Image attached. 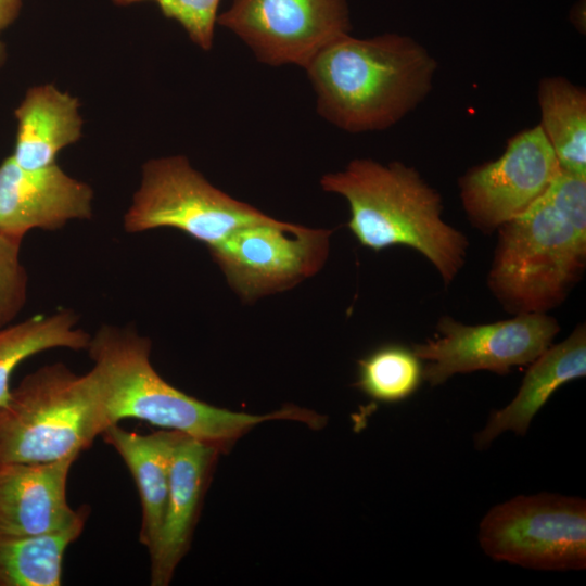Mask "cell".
<instances>
[{"mask_svg":"<svg viewBox=\"0 0 586 586\" xmlns=\"http://www.w3.org/2000/svg\"><path fill=\"white\" fill-rule=\"evenodd\" d=\"M151 347L149 337L129 327L103 324L90 336L87 351L93 367L88 372L109 426L124 419L142 420L226 451L265 421L294 420L311 429L326 422L324 417L296 406L266 415L212 406L166 382L151 364Z\"/></svg>","mask_w":586,"mask_h":586,"instance_id":"6da1fadb","label":"cell"},{"mask_svg":"<svg viewBox=\"0 0 586 586\" xmlns=\"http://www.w3.org/2000/svg\"><path fill=\"white\" fill-rule=\"evenodd\" d=\"M437 66L420 42L388 33L345 35L304 69L318 114L343 131L361 133L387 129L416 110L430 94Z\"/></svg>","mask_w":586,"mask_h":586,"instance_id":"7a4b0ae2","label":"cell"},{"mask_svg":"<svg viewBox=\"0 0 586 586\" xmlns=\"http://www.w3.org/2000/svg\"><path fill=\"white\" fill-rule=\"evenodd\" d=\"M497 231L491 292L513 315L547 314L586 267V177L560 170L538 201Z\"/></svg>","mask_w":586,"mask_h":586,"instance_id":"3957f363","label":"cell"},{"mask_svg":"<svg viewBox=\"0 0 586 586\" xmlns=\"http://www.w3.org/2000/svg\"><path fill=\"white\" fill-rule=\"evenodd\" d=\"M320 186L347 201V226L361 245L375 252L411 247L434 266L446 286L463 267L469 242L443 219L441 194L416 168L398 161L355 158L343 170L323 175Z\"/></svg>","mask_w":586,"mask_h":586,"instance_id":"277c9868","label":"cell"},{"mask_svg":"<svg viewBox=\"0 0 586 586\" xmlns=\"http://www.w3.org/2000/svg\"><path fill=\"white\" fill-rule=\"evenodd\" d=\"M107 426L89 372L46 365L0 406V466L77 459Z\"/></svg>","mask_w":586,"mask_h":586,"instance_id":"5b68a950","label":"cell"},{"mask_svg":"<svg viewBox=\"0 0 586 586\" xmlns=\"http://www.w3.org/2000/svg\"><path fill=\"white\" fill-rule=\"evenodd\" d=\"M271 219L214 187L184 155H170L143 164L123 225L128 233L178 229L211 247L239 228Z\"/></svg>","mask_w":586,"mask_h":586,"instance_id":"8992f818","label":"cell"},{"mask_svg":"<svg viewBox=\"0 0 586 586\" xmlns=\"http://www.w3.org/2000/svg\"><path fill=\"white\" fill-rule=\"evenodd\" d=\"M484 552L535 570L586 566V502L556 494L520 495L493 507L479 526Z\"/></svg>","mask_w":586,"mask_h":586,"instance_id":"52a82bcc","label":"cell"},{"mask_svg":"<svg viewBox=\"0 0 586 586\" xmlns=\"http://www.w3.org/2000/svg\"><path fill=\"white\" fill-rule=\"evenodd\" d=\"M331 233L272 218L239 228L208 250L232 290L252 303L316 275L328 258Z\"/></svg>","mask_w":586,"mask_h":586,"instance_id":"ba28073f","label":"cell"},{"mask_svg":"<svg viewBox=\"0 0 586 586\" xmlns=\"http://www.w3.org/2000/svg\"><path fill=\"white\" fill-rule=\"evenodd\" d=\"M436 330L435 339L412 345L415 354L426 361L423 380L431 386L458 373L487 370L504 375L513 367L531 364L552 344L560 326L548 314H518L475 326L443 316Z\"/></svg>","mask_w":586,"mask_h":586,"instance_id":"9c48e42d","label":"cell"},{"mask_svg":"<svg viewBox=\"0 0 586 586\" xmlns=\"http://www.w3.org/2000/svg\"><path fill=\"white\" fill-rule=\"evenodd\" d=\"M217 23L269 66L305 68L324 47L351 31L346 0H232Z\"/></svg>","mask_w":586,"mask_h":586,"instance_id":"30bf717a","label":"cell"},{"mask_svg":"<svg viewBox=\"0 0 586 586\" xmlns=\"http://www.w3.org/2000/svg\"><path fill=\"white\" fill-rule=\"evenodd\" d=\"M560 170L539 125L526 128L508 140L499 157L460 177L462 207L475 228L489 233L538 201Z\"/></svg>","mask_w":586,"mask_h":586,"instance_id":"8fae6325","label":"cell"},{"mask_svg":"<svg viewBox=\"0 0 586 586\" xmlns=\"http://www.w3.org/2000/svg\"><path fill=\"white\" fill-rule=\"evenodd\" d=\"M92 188L58 163L26 169L8 156L0 164V232L23 239L34 229L56 230L93 215Z\"/></svg>","mask_w":586,"mask_h":586,"instance_id":"7c38bea8","label":"cell"},{"mask_svg":"<svg viewBox=\"0 0 586 586\" xmlns=\"http://www.w3.org/2000/svg\"><path fill=\"white\" fill-rule=\"evenodd\" d=\"M219 453L217 447L178 432L165 515L156 545L149 552L152 586L168 585L188 552Z\"/></svg>","mask_w":586,"mask_h":586,"instance_id":"4fadbf2b","label":"cell"},{"mask_svg":"<svg viewBox=\"0 0 586 586\" xmlns=\"http://www.w3.org/2000/svg\"><path fill=\"white\" fill-rule=\"evenodd\" d=\"M76 459L14 462L0 466V536H31L63 530L76 522L67 501V480Z\"/></svg>","mask_w":586,"mask_h":586,"instance_id":"5bb4252c","label":"cell"},{"mask_svg":"<svg viewBox=\"0 0 586 586\" xmlns=\"http://www.w3.org/2000/svg\"><path fill=\"white\" fill-rule=\"evenodd\" d=\"M586 374V328L578 324L562 342L550 345L530 364L515 397L492 413L475 435L477 448H486L499 434L525 435L531 421L561 385Z\"/></svg>","mask_w":586,"mask_h":586,"instance_id":"9a60e30c","label":"cell"},{"mask_svg":"<svg viewBox=\"0 0 586 586\" xmlns=\"http://www.w3.org/2000/svg\"><path fill=\"white\" fill-rule=\"evenodd\" d=\"M79 106L76 97L52 84L29 88L14 111V161L26 169L56 163L59 153L81 138L84 120Z\"/></svg>","mask_w":586,"mask_h":586,"instance_id":"2e32d148","label":"cell"},{"mask_svg":"<svg viewBox=\"0 0 586 586\" xmlns=\"http://www.w3.org/2000/svg\"><path fill=\"white\" fill-rule=\"evenodd\" d=\"M177 434L170 430L139 434L118 423L101 434L120 456L136 483L141 504L139 540L149 552L156 545L165 515Z\"/></svg>","mask_w":586,"mask_h":586,"instance_id":"e0dca14e","label":"cell"},{"mask_svg":"<svg viewBox=\"0 0 586 586\" xmlns=\"http://www.w3.org/2000/svg\"><path fill=\"white\" fill-rule=\"evenodd\" d=\"M542 128L561 170L586 177V91L563 76L540 79Z\"/></svg>","mask_w":586,"mask_h":586,"instance_id":"ac0fdd59","label":"cell"},{"mask_svg":"<svg viewBox=\"0 0 586 586\" xmlns=\"http://www.w3.org/2000/svg\"><path fill=\"white\" fill-rule=\"evenodd\" d=\"M90 334L69 309L40 314L0 329V406L11 397V377L25 359L53 348L87 349Z\"/></svg>","mask_w":586,"mask_h":586,"instance_id":"d6986e66","label":"cell"},{"mask_svg":"<svg viewBox=\"0 0 586 586\" xmlns=\"http://www.w3.org/2000/svg\"><path fill=\"white\" fill-rule=\"evenodd\" d=\"M89 512L60 531L0 536V586H60L65 552L84 532Z\"/></svg>","mask_w":586,"mask_h":586,"instance_id":"ffe728a7","label":"cell"},{"mask_svg":"<svg viewBox=\"0 0 586 586\" xmlns=\"http://www.w3.org/2000/svg\"><path fill=\"white\" fill-rule=\"evenodd\" d=\"M412 347L384 344L358 360L356 387L385 404L411 396L423 380V366Z\"/></svg>","mask_w":586,"mask_h":586,"instance_id":"44dd1931","label":"cell"},{"mask_svg":"<svg viewBox=\"0 0 586 586\" xmlns=\"http://www.w3.org/2000/svg\"><path fill=\"white\" fill-rule=\"evenodd\" d=\"M116 5L154 1L167 18L177 22L189 39L204 51L213 48L220 0H111Z\"/></svg>","mask_w":586,"mask_h":586,"instance_id":"7402d4cb","label":"cell"},{"mask_svg":"<svg viewBox=\"0 0 586 586\" xmlns=\"http://www.w3.org/2000/svg\"><path fill=\"white\" fill-rule=\"evenodd\" d=\"M22 240L0 232V329L14 321L27 300L28 276L21 260Z\"/></svg>","mask_w":586,"mask_h":586,"instance_id":"603a6c76","label":"cell"},{"mask_svg":"<svg viewBox=\"0 0 586 586\" xmlns=\"http://www.w3.org/2000/svg\"><path fill=\"white\" fill-rule=\"evenodd\" d=\"M21 8L22 0H0V31L16 20Z\"/></svg>","mask_w":586,"mask_h":586,"instance_id":"cb8c5ba5","label":"cell"},{"mask_svg":"<svg viewBox=\"0 0 586 586\" xmlns=\"http://www.w3.org/2000/svg\"><path fill=\"white\" fill-rule=\"evenodd\" d=\"M7 59V49L4 43L0 40V68L3 66Z\"/></svg>","mask_w":586,"mask_h":586,"instance_id":"d4e9b609","label":"cell"}]
</instances>
